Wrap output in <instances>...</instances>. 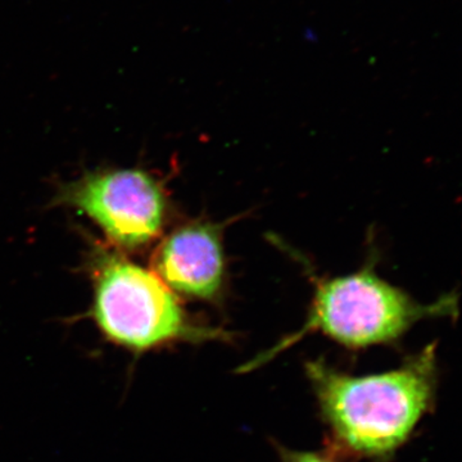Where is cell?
<instances>
[{
	"label": "cell",
	"mask_w": 462,
	"mask_h": 462,
	"mask_svg": "<svg viewBox=\"0 0 462 462\" xmlns=\"http://www.w3.org/2000/svg\"><path fill=\"white\" fill-rule=\"evenodd\" d=\"M321 415L343 448L365 457H384L411 436L436 393V345L400 369L351 376L322 361L306 366Z\"/></svg>",
	"instance_id": "6da1fadb"
},
{
	"label": "cell",
	"mask_w": 462,
	"mask_h": 462,
	"mask_svg": "<svg viewBox=\"0 0 462 462\" xmlns=\"http://www.w3.org/2000/svg\"><path fill=\"white\" fill-rule=\"evenodd\" d=\"M90 272V316L112 345L141 355L176 342L229 338L224 330L196 324L153 270L115 247L94 249Z\"/></svg>",
	"instance_id": "7a4b0ae2"
},
{
	"label": "cell",
	"mask_w": 462,
	"mask_h": 462,
	"mask_svg": "<svg viewBox=\"0 0 462 462\" xmlns=\"http://www.w3.org/2000/svg\"><path fill=\"white\" fill-rule=\"evenodd\" d=\"M314 282V298L305 324L245 364L242 372H251L266 364L315 331L340 345L365 348L394 342L422 319L445 318L457 311V300L452 294L424 305L383 281L372 266L351 275L316 278Z\"/></svg>",
	"instance_id": "3957f363"
},
{
	"label": "cell",
	"mask_w": 462,
	"mask_h": 462,
	"mask_svg": "<svg viewBox=\"0 0 462 462\" xmlns=\"http://www.w3.org/2000/svg\"><path fill=\"white\" fill-rule=\"evenodd\" d=\"M58 205L89 217L118 251L148 247L162 233L167 197L162 184L141 169H108L85 173L62 185Z\"/></svg>",
	"instance_id": "277c9868"
},
{
	"label": "cell",
	"mask_w": 462,
	"mask_h": 462,
	"mask_svg": "<svg viewBox=\"0 0 462 462\" xmlns=\"http://www.w3.org/2000/svg\"><path fill=\"white\" fill-rule=\"evenodd\" d=\"M153 272L175 294L220 300L226 275L223 226L193 221L176 227L154 251Z\"/></svg>",
	"instance_id": "5b68a950"
},
{
	"label": "cell",
	"mask_w": 462,
	"mask_h": 462,
	"mask_svg": "<svg viewBox=\"0 0 462 462\" xmlns=\"http://www.w3.org/2000/svg\"><path fill=\"white\" fill-rule=\"evenodd\" d=\"M282 462H333L325 456L314 452L291 451L281 448Z\"/></svg>",
	"instance_id": "8992f818"
}]
</instances>
